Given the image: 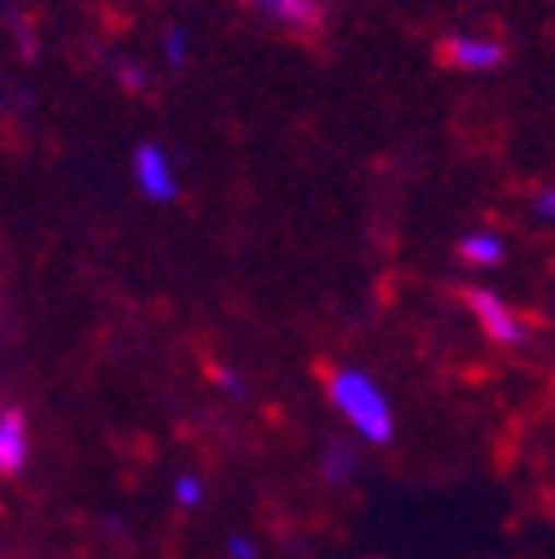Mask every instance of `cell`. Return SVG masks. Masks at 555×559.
<instances>
[{
    "label": "cell",
    "instance_id": "6da1fadb",
    "mask_svg": "<svg viewBox=\"0 0 555 559\" xmlns=\"http://www.w3.org/2000/svg\"><path fill=\"white\" fill-rule=\"evenodd\" d=\"M324 391H329V404L338 408V417L365 444H391L395 440L391 400L382 395V386L365 369H333L329 382H324Z\"/></svg>",
    "mask_w": 555,
    "mask_h": 559
},
{
    "label": "cell",
    "instance_id": "7a4b0ae2",
    "mask_svg": "<svg viewBox=\"0 0 555 559\" xmlns=\"http://www.w3.org/2000/svg\"><path fill=\"white\" fill-rule=\"evenodd\" d=\"M467 307H471L475 324L484 329V337L498 342V346H520L529 337V324L520 320V311L503 294H494V289H471L467 294Z\"/></svg>",
    "mask_w": 555,
    "mask_h": 559
},
{
    "label": "cell",
    "instance_id": "3957f363",
    "mask_svg": "<svg viewBox=\"0 0 555 559\" xmlns=\"http://www.w3.org/2000/svg\"><path fill=\"white\" fill-rule=\"evenodd\" d=\"M133 182H138V191H143L147 200H174L178 195V169L165 156V147L143 143L133 152Z\"/></svg>",
    "mask_w": 555,
    "mask_h": 559
},
{
    "label": "cell",
    "instance_id": "277c9868",
    "mask_svg": "<svg viewBox=\"0 0 555 559\" xmlns=\"http://www.w3.org/2000/svg\"><path fill=\"white\" fill-rule=\"evenodd\" d=\"M445 58L453 67H462V72H494V67L507 58V49L494 36H453L445 45Z\"/></svg>",
    "mask_w": 555,
    "mask_h": 559
},
{
    "label": "cell",
    "instance_id": "5b68a950",
    "mask_svg": "<svg viewBox=\"0 0 555 559\" xmlns=\"http://www.w3.org/2000/svg\"><path fill=\"white\" fill-rule=\"evenodd\" d=\"M32 457V431L19 408L0 413V475H19Z\"/></svg>",
    "mask_w": 555,
    "mask_h": 559
},
{
    "label": "cell",
    "instance_id": "8992f818",
    "mask_svg": "<svg viewBox=\"0 0 555 559\" xmlns=\"http://www.w3.org/2000/svg\"><path fill=\"white\" fill-rule=\"evenodd\" d=\"M253 5H258L267 19L285 23V27H298V32H316L320 19H324L320 0H253Z\"/></svg>",
    "mask_w": 555,
    "mask_h": 559
},
{
    "label": "cell",
    "instance_id": "52a82bcc",
    "mask_svg": "<svg viewBox=\"0 0 555 559\" xmlns=\"http://www.w3.org/2000/svg\"><path fill=\"white\" fill-rule=\"evenodd\" d=\"M458 253H462V262H467V266L489 271V266H498V262L507 258V240H503L498 231H471V236H462Z\"/></svg>",
    "mask_w": 555,
    "mask_h": 559
},
{
    "label": "cell",
    "instance_id": "ba28073f",
    "mask_svg": "<svg viewBox=\"0 0 555 559\" xmlns=\"http://www.w3.org/2000/svg\"><path fill=\"white\" fill-rule=\"evenodd\" d=\"M356 471H361V462H356V453L346 449V444H333V449L324 453V466H320V475H324L333 488L352 484V479H356Z\"/></svg>",
    "mask_w": 555,
    "mask_h": 559
},
{
    "label": "cell",
    "instance_id": "9c48e42d",
    "mask_svg": "<svg viewBox=\"0 0 555 559\" xmlns=\"http://www.w3.org/2000/svg\"><path fill=\"white\" fill-rule=\"evenodd\" d=\"M174 502H178V507H200V502H204V484H200L196 475H178V479H174Z\"/></svg>",
    "mask_w": 555,
    "mask_h": 559
},
{
    "label": "cell",
    "instance_id": "30bf717a",
    "mask_svg": "<svg viewBox=\"0 0 555 559\" xmlns=\"http://www.w3.org/2000/svg\"><path fill=\"white\" fill-rule=\"evenodd\" d=\"M165 58H169V67H182V58H187V32L182 27L165 32Z\"/></svg>",
    "mask_w": 555,
    "mask_h": 559
},
{
    "label": "cell",
    "instance_id": "8fae6325",
    "mask_svg": "<svg viewBox=\"0 0 555 559\" xmlns=\"http://www.w3.org/2000/svg\"><path fill=\"white\" fill-rule=\"evenodd\" d=\"M227 555L232 559H258V546L249 537H227Z\"/></svg>",
    "mask_w": 555,
    "mask_h": 559
},
{
    "label": "cell",
    "instance_id": "7c38bea8",
    "mask_svg": "<svg viewBox=\"0 0 555 559\" xmlns=\"http://www.w3.org/2000/svg\"><path fill=\"white\" fill-rule=\"evenodd\" d=\"M551 209H555V195H551V187H542V191H538V218H542V223L551 218Z\"/></svg>",
    "mask_w": 555,
    "mask_h": 559
},
{
    "label": "cell",
    "instance_id": "4fadbf2b",
    "mask_svg": "<svg viewBox=\"0 0 555 559\" xmlns=\"http://www.w3.org/2000/svg\"><path fill=\"white\" fill-rule=\"evenodd\" d=\"M214 378H219V386H223V391H232V395L240 391V378H236L232 369H214Z\"/></svg>",
    "mask_w": 555,
    "mask_h": 559
},
{
    "label": "cell",
    "instance_id": "5bb4252c",
    "mask_svg": "<svg viewBox=\"0 0 555 559\" xmlns=\"http://www.w3.org/2000/svg\"><path fill=\"white\" fill-rule=\"evenodd\" d=\"M125 85H129V90H138V85H143V72H133V67H125Z\"/></svg>",
    "mask_w": 555,
    "mask_h": 559
}]
</instances>
